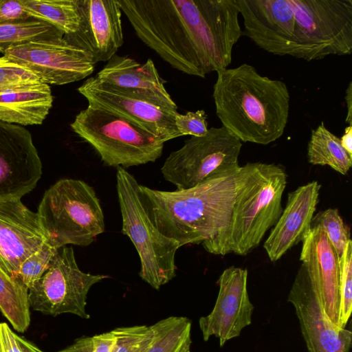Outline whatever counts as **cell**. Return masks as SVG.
Instances as JSON below:
<instances>
[{
	"label": "cell",
	"mask_w": 352,
	"mask_h": 352,
	"mask_svg": "<svg viewBox=\"0 0 352 352\" xmlns=\"http://www.w3.org/2000/svg\"><path fill=\"white\" fill-rule=\"evenodd\" d=\"M240 167L194 187L164 191L140 184L141 201L153 224L180 247L214 240L228 226Z\"/></svg>",
	"instance_id": "1"
},
{
	"label": "cell",
	"mask_w": 352,
	"mask_h": 352,
	"mask_svg": "<svg viewBox=\"0 0 352 352\" xmlns=\"http://www.w3.org/2000/svg\"><path fill=\"white\" fill-rule=\"evenodd\" d=\"M217 73L212 97L222 126L241 142L267 145L279 139L289 113L286 84L247 63Z\"/></svg>",
	"instance_id": "2"
},
{
	"label": "cell",
	"mask_w": 352,
	"mask_h": 352,
	"mask_svg": "<svg viewBox=\"0 0 352 352\" xmlns=\"http://www.w3.org/2000/svg\"><path fill=\"white\" fill-rule=\"evenodd\" d=\"M287 173L274 163L248 162L240 166L238 186L228 228L201 243L209 253L245 256L256 248L283 211Z\"/></svg>",
	"instance_id": "3"
},
{
	"label": "cell",
	"mask_w": 352,
	"mask_h": 352,
	"mask_svg": "<svg viewBox=\"0 0 352 352\" xmlns=\"http://www.w3.org/2000/svg\"><path fill=\"white\" fill-rule=\"evenodd\" d=\"M49 243L87 246L104 232V214L94 188L77 179H61L44 193L38 207Z\"/></svg>",
	"instance_id": "4"
},
{
	"label": "cell",
	"mask_w": 352,
	"mask_h": 352,
	"mask_svg": "<svg viewBox=\"0 0 352 352\" xmlns=\"http://www.w3.org/2000/svg\"><path fill=\"white\" fill-rule=\"evenodd\" d=\"M138 38L173 68L205 78L176 0H118Z\"/></svg>",
	"instance_id": "5"
},
{
	"label": "cell",
	"mask_w": 352,
	"mask_h": 352,
	"mask_svg": "<svg viewBox=\"0 0 352 352\" xmlns=\"http://www.w3.org/2000/svg\"><path fill=\"white\" fill-rule=\"evenodd\" d=\"M140 184L123 167H118L116 188L122 215V233L135 248L140 260V278L159 289L170 282L176 272L178 243L161 234L153 224L142 205Z\"/></svg>",
	"instance_id": "6"
},
{
	"label": "cell",
	"mask_w": 352,
	"mask_h": 352,
	"mask_svg": "<svg viewBox=\"0 0 352 352\" xmlns=\"http://www.w3.org/2000/svg\"><path fill=\"white\" fill-rule=\"evenodd\" d=\"M109 166L128 168L154 162L164 142L133 123L103 109L87 106L70 124Z\"/></svg>",
	"instance_id": "7"
},
{
	"label": "cell",
	"mask_w": 352,
	"mask_h": 352,
	"mask_svg": "<svg viewBox=\"0 0 352 352\" xmlns=\"http://www.w3.org/2000/svg\"><path fill=\"white\" fill-rule=\"evenodd\" d=\"M294 16L293 57L307 61L352 53V0H289Z\"/></svg>",
	"instance_id": "8"
},
{
	"label": "cell",
	"mask_w": 352,
	"mask_h": 352,
	"mask_svg": "<svg viewBox=\"0 0 352 352\" xmlns=\"http://www.w3.org/2000/svg\"><path fill=\"white\" fill-rule=\"evenodd\" d=\"M205 75L228 68L243 32L235 0H176Z\"/></svg>",
	"instance_id": "9"
},
{
	"label": "cell",
	"mask_w": 352,
	"mask_h": 352,
	"mask_svg": "<svg viewBox=\"0 0 352 352\" xmlns=\"http://www.w3.org/2000/svg\"><path fill=\"white\" fill-rule=\"evenodd\" d=\"M242 142L223 126L192 136L172 151L161 168L165 180L177 190L187 189L217 175L237 169Z\"/></svg>",
	"instance_id": "10"
},
{
	"label": "cell",
	"mask_w": 352,
	"mask_h": 352,
	"mask_svg": "<svg viewBox=\"0 0 352 352\" xmlns=\"http://www.w3.org/2000/svg\"><path fill=\"white\" fill-rule=\"evenodd\" d=\"M108 277L80 270L73 248L63 246L57 250L43 276L28 289L30 307L45 315L72 314L89 319L87 294L94 285Z\"/></svg>",
	"instance_id": "11"
},
{
	"label": "cell",
	"mask_w": 352,
	"mask_h": 352,
	"mask_svg": "<svg viewBox=\"0 0 352 352\" xmlns=\"http://www.w3.org/2000/svg\"><path fill=\"white\" fill-rule=\"evenodd\" d=\"M78 91L87 99L88 106L120 116L164 143L181 137L175 122L177 111L161 107L96 76L88 78Z\"/></svg>",
	"instance_id": "12"
},
{
	"label": "cell",
	"mask_w": 352,
	"mask_h": 352,
	"mask_svg": "<svg viewBox=\"0 0 352 352\" xmlns=\"http://www.w3.org/2000/svg\"><path fill=\"white\" fill-rule=\"evenodd\" d=\"M4 55L48 85L82 80L93 73L95 65L85 51L69 43L64 37L14 46Z\"/></svg>",
	"instance_id": "13"
},
{
	"label": "cell",
	"mask_w": 352,
	"mask_h": 352,
	"mask_svg": "<svg viewBox=\"0 0 352 352\" xmlns=\"http://www.w3.org/2000/svg\"><path fill=\"white\" fill-rule=\"evenodd\" d=\"M287 302L294 306L309 352H350L352 332L329 320L303 264L295 276Z\"/></svg>",
	"instance_id": "14"
},
{
	"label": "cell",
	"mask_w": 352,
	"mask_h": 352,
	"mask_svg": "<svg viewBox=\"0 0 352 352\" xmlns=\"http://www.w3.org/2000/svg\"><path fill=\"white\" fill-rule=\"evenodd\" d=\"M248 276L247 269L234 266L225 269L220 275L214 306L208 315L199 319L204 341L215 336L222 347L252 323L254 307L249 298Z\"/></svg>",
	"instance_id": "15"
},
{
	"label": "cell",
	"mask_w": 352,
	"mask_h": 352,
	"mask_svg": "<svg viewBox=\"0 0 352 352\" xmlns=\"http://www.w3.org/2000/svg\"><path fill=\"white\" fill-rule=\"evenodd\" d=\"M41 174L30 132L0 121V199H21L34 188Z\"/></svg>",
	"instance_id": "16"
},
{
	"label": "cell",
	"mask_w": 352,
	"mask_h": 352,
	"mask_svg": "<svg viewBox=\"0 0 352 352\" xmlns=\"http://www.w3.org/2000/svg\"><path fill=\"white\" fill-rule=\"evenodd\" d=\"M244 34L264 51L293 56L294 16L289 0H235Z\"/></svg>",
	"instance_id": "17"
},
{
	"label": "cell",
	"mask_w": 352,
	"mask_h": 352,
	"mask_svg": "<svg viewBox=\"0 0 352 352\" xmlns=\"http://www.w3.org/2000/svg\"><path fill=\"white\" fill-rule=\"evenodd\" d=\"M80 17L76 32L65 35L94 64L108 61L124 43L122 10L118 0H78Z\"/></svg>",
	"instance_id": "18"
},
{
	"label": "cell",
	"mask_w": 352,
	"mask_h": 352,
	"mask_svg": "<svg viewBox=\"0 0 352 352\" xmlns=\"http://www.w3.org/2000/svg\"><path fill=\"white\" fill-rule=\"evenodd\" d=\"M47 240L37 212L21 199H0V264L10 274L16 277L22 263Z\"/></svg>",
	"instance_id": "19"
},
{
	"label": "cell",
	"mask_w": 352,
	"mask_h": 352,
	"mask_svg": "<svg viewBox=\"0 0 352 352\" xmlns=\"http://www.w3.org/2000/svg\"><path fill=\"white\" fill-rule=\"evenodd\" d=\"M300 260L320 298L329 320L340 327L339 283L340 260L327 237L318 226H313L302 241Z\"/></svg>",
	"instance_id": "20"
},
{
	"label": "cell",
	"mask_w": 352,
	"mask_h": 352,
	"mask_svg": "<svg viewBox=\"0 0 352 352\" xmlns=\"http://www.w3.org/2000/svg\"><path fill=\"white\" fill-rule=\"evenodd\" d=\"M320 188L314 180L288 193L285 208L264 242L263 248L271 261H277L304 240L311 228Z\"/></svg>",
	"instance_id": "21"
},
{
	"label": "cell",
	"mask_w": 352,
	"mask_h": 352,
	"mask_svg": "<svg viewBox=\"0 0 352 352\" xmlns=\"http://www.w3.org/2000/svg\"><path fill=\"white\" fill-rule=\"evenodd\" d=\"M100 80L135 94L167 109L177 106L167 91L153 61L140 63L128 56L113 55L96 74Z\"/></svg>",
	"instance_id": "22"
},
{
	"label": "cell",
	"mask_w": 352,
	"mask_h": 352,
	"mask_svg": "<svg viewBox=\"0 0 352 352\" xmlns=\"http://www.w3.org/2000/svg\"><path fill=\"white\" fill-rule=\"evenodd\" d=\"M50 85L38 83L0 93V121L21 126L41 124L52 107Z\"/></svg>",
	"instance_id": "23"
},
{
	"label": "cell",
	"mask_w": 352,
	"mask_h": 352,
	"mask_svg": "<svg viewBox=\"0 0 352 352\" xmlns=\"http://www.w3.org/2000/svg\"><path fill=\"white\" fill-rule=\"evenodd\" d=\"M28 287L0 264V311L14 330L25 332L30 324Z\"/></svg>",
	"instance_id": "24"
},
{
	"label": "cell",
	"mask_w": 352,
	"mask_h": 352,
	"mask_svg": "<svg viewBox=\"0 0 352 352\" xmlns=\"http://www.w3.org/2000/svg\"><path fill=\"white\" fill-rule=\"evenodd\" d=\"M307 160L313 165L329 166L345 175L352 165L351 156L342 146L340 138L322 122L311 131L307 146Z\"/></svg>",
	"instance_id": "25"
},
{
	"label": "cell",
	"mask_w": 352,
	"mask_h": 352,
	"mask_svg": "<svg viewBox=\"0 0 352 352\" xmlns=\"http://www.w3.org/2000/svg\"><path fill=\"white\" fill-rule=\"evenodd\" d=\"M31 17L47 22L65 35L74 34L80 17L78 0H21Z\"/></svg>",
	"instance_id": "26"
},
{
	"label": "cell",
	"mask_w": 352,
	"mask_h": 352,
	"mask_svg": "<svg viewBox=\"0 0 352 352\" xmlns=\"http://www.w3.org/2000/svg\"><path fill=\"white\" fill-rule=\"evenodd\" d=\"M64 33L52 24L30 17L0 24V52L32 41L62 38Z\"/></svg>",
	"instance_id": "27"
},
{
	"label": "cell",
	"mask_w": 352,
	"mask_h": 352,
	"mask_svg": "<svg viewBox=\"0 0 352 352\" xmlns=\"http://www.w3.org/2000/svg\"><path fill=\"white\" fill-rule=\"evenodd\" d=\"M155 336L146 352H190L191 320L170 316L151 324Z\"/></svg>",
	"instance_id": "28"
},
{
	"label": "cell",
	"mask_w": 352,
	"mask_h": 352,
	"mask_svg": "<svg viewBox=\"0 0 352 352\" xmlns=\"http://www.w3.org/2000/svg\"><path fill=\"white\" fill-rule=\"evenodd\" d=\"M318 226L325 233L340 259L350 239L349 228L337 208H328L314 216L311 227Z\"/></svg>",
	"instance_id": "29"
},
{
	"label": "cell",
	"mask_w": 352,
	"mask_h": 352,
	"mask_svg": "<svg viewBox=\"0 0 352 352\" xmlns=\"http://www.w3.org/2000/svg\"><path fill=\"white\" fill-rule=\"evenodd\" d=\"M339 320L345 328L352 310V241H349L340 259Z\"/></svg>",
	"instance_id": "30"
},
{
	"label": "cell",
	"mask_w": 352,
	"mask_h": 352,
	"mask_svg": "<svg viewBox=\"0 0 352 352\" xmlns=\"http://www.w3.org/2000/svg\"><path fill=\"white\" fill-rule=\"evenodd\" d=\"M116 337V352H146L155 336L151 325L121 327L111 331Z\"/></svg>",
	"instance_id": "31"
},
{
	"label": "cell",
	"mask_w": 352,
	"mask_h": 352,
	"mask_svg": "<svg viewBox=\"0 0 352 352\" xmlns=\"http://www.w3.org/2000/svg\"><path fill=\"white\" fill-rule=\"evenodd\" d=\"M58 249L47 240L37 251L22 263L16 276L28 289L47 270Z\"/></svg>",
	"instance_id": "32"
},
{
	"label": "cell",
	"mask_w": 352,
	"mask_h": 352,
	"mask_svg": "<svg viewBox=\"0 0 352 352\" xmlns=\"http://www.w3.org/2000/svg\"><path fill=\"white\" fill-rule=\"evenodd\" d=\"M38 83L43 82L31 71L5 55L0 56V93Z\"/></svg>",
	"instance_id": "33"
},
{
	"label": "cell",
	"mask_w": 352,
	"mask_h": 352,
	"mask_svg": "<svg viewBox=\"0 0 352 352\" xmlns=\"http://www.w3.org/2000/svg\"><path fill=\"white\" fill-rule=\"evenodd\" d=\"M177 130L181 136L204 135L208 130L207 115L204 110L187 111L185 114L177 113L175 117Z\"/></svg>",
	"instance_id": "34"
},
{
	"label": "cell",
	"mask_w": 352,
	"mask_h": 352,
	"mask_svg": "<svg viewBox=\"0 0 352 352\" xmlns=\"http://www.w3.org/2000/svg\"><path fill=\"white\" fill-rule=\"evenodd\" d=\"M30 17L21 0H0V24L23 21Z\"/></svg>",
	"instance_id": "35"
},
{
	"label": "cell",
	"mask_w": 352,
	"mask_h": 352,
	"mask_svg": "<svg viewBox=\"0 0 352 352\" xmlns=\"http://www.w3.org/2000/svg\"><path fill=\"white\" fill-rule=\"evenodd\" d=\"M17 336L6 322H0V352H22Z\"/></svg>",
	"instance_id": "36"
},
{
	"label": "cell",
	"mask_w": 352,
	"mask_h": 352,
	"mask_svg": "<svg viewBox=\"0 0 352 352\" xmlns=\"http://www.w3.org/2000/svg\"><path fill=\"white\" fill-rule=\"evenodd\" d=\"M92 352H116V337L111 332H106L92 336Z\"/></svg>",
	"instance_id": "37"
},
{
	"label": "cell",
	"mask_w": 352,
	"mask_h": 352,
	"mask_svg": "<svg viewBox=\"0 0 352 352\" xmlns=\"http://www.w3.org/2000/svg\"><path fill=\"white\" fill-rule=\"evenodd\" d=\"M93 340L90 336H82L76 339L73 344L58 352H92Z\"/></svg>",
	"instance_id": "38"
},
{
	"label": "cell",
	"mask_w": 352,
	"mask_h": 352,
	"mask_svg": "<svg viewBox=\"0 0 352 352\" xmlns=\"http://www.w3.org/2000/svg\"><path fill=\"white\" fill-rule=\"evenodd\" d=\"M340 143L344 149L352 156V126L349 125L344 129V133L340 138Z\"/></svg>",
	"instance_id": "39"
},
{
	"label": "cell",
	"mask_w": 352,
	"mask_h": 352,
	"mask_svg": "<svg viewBox=\"0 0 352 352\" xmlns=\"http://www.w3.org/2000/svg\"><path fill=\"white\" fill-rule=\"evenodd\" d=\"M345 100H346V107H347L346 122H347L349 124V125H351V123H352V110H351L352 82H349L348 87L346 90Z\"/></svg>",
	"instance_id": "40"
},
{
	"label": "cell",
	"mask_w": 352,
	"mask_h": 352,
	"mask_svg": "<svg viewBox=\"0 0 352 352\" xmlns=\"http://www.w3.org/2000/svg\"><path fill=\"white\" fill-rule=\"evenodd\" d=\"M22 352H45L23 337L17 336Z\"/></svg>",
	"instance_id": "41"
}]
</instances>
